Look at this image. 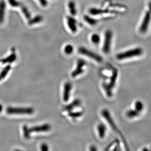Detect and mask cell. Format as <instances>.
Instances as JSON below:
<instances>
[{
	"label": "cell",
	"mask_w": 151,
	"mask_h": 151,
	"mask_svg": "<svg viewBox=\"0 0 151 151\" xmlns=\"http://www.w3.org/2000/svg\"><path fill=\"white\" fill-rule=\"evenodd\" d=\"M143 51L140 47H136L135 49L127 50L123 52L117 54L116 57L118 60H124L126 59L131 58L132 57L139 56L142 54Z\"/></svg>",
	"instance_id": "obj_1"
},
{
	"label": "cell",
	"mask_w": 151,
	"mask_h": 151,
	"mask_svg": "<svg viewBox=\"0 0 151 151\" xmlns=\"http://www.w3.org/2000/svg\"><path fill=\"white\" fill-rule=\"evenodd\" d=\"M6 111L9 114H31L34 112V110L31 108L8 107Z\"/></svg>",
	"instance_id": "obj_2"
},
{
	"label": "cell",
	"mask_w": 151,
	"mask_h": 151,
	"mask_svg": "<svg viewBox=\"0 0 151 151\" xmlns=\"http://www.w3.org/2000/svg\"><path fill=\"white\" fill-rule=\"evenodd\" d=\"M78 52L80 54L89 57L90 58L95 60L98 62H101L103 60L101 56L96 54L95 53L93 52L92 51L89 50L88 49H86L84 47H80L78 49Z\"/></svg>",
	"instance_id": "obj_3"
},
{
	"label": "cell",
	"mask_w": 151,
	"mask_h": 151,
	"mask_svg": "<svg viewBox=\"0 0 151 151\" xmlns=\"http://www.w3.org/2000/svg\"><path fill=\"white\" fill-rule=\"evenodd\" d=\"M113 38V32L111 30L106 31L105 34L104 43L103 46V50L104 52L107 54L110 52L111 47V41Z\"/></svg>",
	"instance_id": "obj_4"
},
{
	"label": "cell",
	"mask_w": 151,
	"mask_h": 151,
	"mask_svg": "<svg viewBox=\"0 0 151 151\" xmlns=\"http://www.w3.org/2000/svg\"><path fill=\"white\" fill-rule=\"evenodd\" d=\"M102 114L103 117H104L105 119L107 120L109 125L111 126L113 130L115 131L116 132L120 134L118 129L117 128V126L116 125L115 123L113 121V118L111 117V115L110 114V112H109L108 110H107V109H104V110H102Z\"/></svg>",
	"instance_id": "obj_5"
},
{
	"label": "cell",
	"mask_w": 151,
	"mask_h": 151,
	"mask_svg": "<svg viewBox=\"0 0 151 151\" xmlns=\"http://www.w3.org/2000/svg\"><path fill=\"white\" fill-rule=\"evenodd\" d=\"M151 18V12H146L143 20L142 23L139 28V31L141 33H145L147 32L149 27V24H150Z\"/></svg>",
	"instance_id": "obj_6"
},
{
	"label": "cell",
	"mask_w": 151,
	"mask_h": 151,
	"mask_svg": "<svg viewBox=\"0 0 151 151\" xmlns=\"http://www.w3.org/2000/svg\"><path fill=\"white\" fill-rule=\"evenodd\" d=\"M86 65V62L83 59H80L78 61L77 66L75 70L72 73L71 76L73 77H76L77 76L81 74L83 71V68Z\"/></svg>",
	"instance_id": "obj_7"
},
{
	"label": "cell",
	"mask_w": 151,
	"mask_h": 151,
	"mask_svg": "<svg viewBox=\"0 0 151 151\" xmlns=\"http://www.w3.org/2000/svg\"><path fill=\"white\" fill-rule=\"evenodd\" d=\"M51 126L49 124H46L40 126H37L34 127H31L29 128L30 133H40V132H45L49 131L51 130Z\"/></svg>",
	"instance_id": "obj_8"
},
{
	"label": "cell",
	"mask_w": 151,
	"mask_h": 151,
	"mask_svg": "<svg viewBox=\"0 0 151 151\" xmlns=\"http://www.w3.org/2000/svg\"><path fill=\"white\" fill-rule=\"evenodd\" d=\"M66 22L69 29L72 33H76L78 30L77 21L74 18L71 16L66 17Z\"/></svg>",
	"instance_id": "obj_9"
},
{
	"label": "cell",
	"mask_w": 151,
	"mask_h": 151,
	"mask_svg": "<svg viewBox=\"0 0 151 151\" xmlns=\"http://www.w3.org/2000/svg\"><path fill=\"white\" fill-rule=\"evenodd\" d=\"M72 89V85L69 82H66L64 85L63 91V100L65 102L68 101L70 97V91Z\"/></svg>",
	"instance_id": "obj_10"
},
{
	"label": "cell",
	"mask_w": 151,
	"mask_h": 151,
	"mask_svg": "<svg viewBox=\"0 0 151 151\" xmlns=\"http://www.w3.org/2000/svg\"><path fill=\"white\" fill-rule=\"evenodd\" d=\"M6 4L3 0L0 1V24L4 21V16L6 13Z\"/></svg>",
	"instance_id": "obj_11"
},
{
	"label": "cell",
	"mask_w": 151,
	"mask_h": 151,
	"mask_svg": "<svg viewBox=\"0 0 151 151\" xmlns=\"http://www.w3.org/2000/svg\"><path fill=\"white\" fill-rule=\"evenodd\" d=\"M81 104V101L80 99H76L69 104L68 105L66 106L64 109L66 111H71L72 110H73L76 107H78Z\"/></svg>",
	"instance_id": "obj_12"
},
{
	"label": "cell",
	"mask_w": 151,
	"mask_h": 151,
	"mask_svg": "<svg viewBox=\"0 0 151 151\" xmlns=\"http://www.w3.org/2000/svg\"><path fill=\"white\" fill-rule=\"evenodd\" d=\"M118 71L117 70H114L113 71V75L111 76L110 80V83L107 84L108 86L110 88L113 89V88L114 87V86L115 85L116 82L117 80V76H118Z\"/></svg>",
	"instance_id": "obj_13"
},
{
	"label": "cell",
	"mask_w": 151,
	"mask_h": 151,
	"mask_svg": "<svg viewBox=\"0 0 151 151\" xmlns=\"http://www.w3.org/2000/svg\"><path fill=\"white\" fill-rule=\"evenodd\" d=\"M16 57L17 56L15 53H12L10 55L7 56L6 58L0 60V63H1L3 64H7V63H12L16 59V58H17Z\"/></svg>",
	"instance_id": "obj_14"
},
{
	"label": "cell",
	"mask_w": 151,
	"mask_h": 151,
	"mask_svg": "<svg viewBox=\"0 0 151 151\" xmlns=\"http://www.w3.org/2000/svg\"><path fill=\"white\" fill-rule=\"evenodd\" d=\"M68 6L69 10L70 13L72 16H76L77 13V7H76V3L73 1H69Z\"/></svg>",
	"instance_id": "obj_15"
},
{
	"label": "cell",
	"mask_w": 151,
	"mask_h": 151,
	"mask_svg": "<svg viewBox=\"0 0 151 151\" xmlns=\"http://www.w3.org/2000/svg\"><path fill=\"white\" fill-rule=\"evenodd\" d=\"M97 130L100 138H103L106 134V127L103 123H100L97 126Z\"/></svg>",
	"instance_id": "obj_16"
},
{
	"label": "cell",
	"mask_w": 151,
	"mask_h": 151,
	"mask_svg": "<svg viewBox=\"0 0 151 151\" xmlns=\"http://www.w3.org/2000/svg\"><path fill=\"white\" fill-rule=\"evenodd\" d=\"M107 10H102L96 8H91L89 10V13H90V15L95 16L103 14L104 13H107Z\"/></svg>",
	"instance_id": "obj_17"
},
{
	"label": "cell",
	"mask_w": 151,
	"mask_h": 151,
	"mask_svg": "<svg viewBox=\"0 0 151 151\" xmlns=\"http://www.w3.org/2000/svg\"><path fill=\"white\" fill-rule=\"evenodd\" d=\"M43 21V17L41 15H37L35 16L34 18L30 19L29 20V24L30 25H33V24H37L41 23Z\"/></svg>",
	"instance_id": "obj_18"
},
{
	"label": "cell",
	"mask_w": 151,
	"mask_h": 151,
	"mask_svg": "<svg viewBox=\"0 0 151 151\" xmlns=\"http://www.w3.org/2000/svg\"><path fill=\"white\" fill-rule=\"evenodd\" d=\"M83 19L87 24H89L91 26H94L97 24V23H98L97 20L89 15H85L83 17Z\"/></svg>",
	"instance_id": "obj_19"
},
{
	"label": "cell",
	"mask_w": 151,
	"mask_h": 151,
	"mask_svg": "<svg viewBox=\"0 0 151 151\" xmlns=\"http://www.w3.org/2000/svg\"><path fill=\"white\" fill-rule=\"evenodd\" d=\"M140 114V112L137 111V110H130L128 111L126 113L127 117L128 118H132L134 117H137Z\"/></svg>",
	"instance_id": "obj_20"
},
{
	"label": "cell",
	"mask_w": 151,
	"mask_h": 151,
	"mask_svg": "<svg viewBox=\"0 0 151 151\" xmlns=\"http://www.w3.org/2000/svg\"><path fill=\"white\" fill-rule=\"evenodd\" d=\"M10 69H11V66L10 65H7L6 67L4 68L0 73V81L3 80V79H4L6 76H7L9 71H10Z\"/></svg>",
	"instance_id": "obj_21"
},
{
	"label": "cell",
	"mask_w": 151,
	"mask_h": 151,
	"mask_svg": "<svg viewBox=\"0 0 151 151\" xmlns=\"http://www.w3.org/2000/svg\"><path fill=\"white\" fill-rule=\"evenodd\" d=\"M135 109L139 112H141L144 109V104L141 101H137L134 104Z\"/></svg>",
	"instance_id": "obj_22"
},
{
	"label": "cell",
	"mask_w": 151,
	"mask_h": 151,
	"mask_svg": "<svg viewBox=\"0 0 151 151\" xmlns=\"http://www.w3.org/2000/svg\"><path fill=\"white\" fill-rule=\"evenodd\" d=\"M103 88H104L105 91H106V94L107 96L110 97L113 96V92H112V88H110L108 86L107 84L104 83L103 84Z\"/></svg>",
	"instance_id": "obj_23"
},
{
	"label": "cell",
	"mask_w": 151,
	"mask_h": 151,
	"mask_svg": "<svg viewBox=\"0 0 151 151\" xmlns=\"http://www.w3.org/2000/svg\"><path fill=\"white\" fill-rule=\"evenodd\" d=\"M22 12L23 14L24 15L25 17L27 20H30L31 19V16H30V14L29 10L27 8H26L25 6H22L21 7Z\"/></svg>",
	"instance_id": "obj_24"
},
{
	"label": "cell",
	"mask_w": 151,
	"mask_h": 151,
	"mask_svg": "<svg viewBox=\"0 0 151 151\" xmlns=\"http://www.w3.org/2000/svg\"><path fill=\"white\" fill-rule=\"evenodd\" d=\"M91 40L93 43L95 44H98L101 40L100 35L97 34H93L91 36Z\"/></svg>",
	"instance_id": "obj_25"
},
{
	"label": "cell",
	"mask_w": 151,
	"mask_h": 151,
	"mask_svg": "<svg viewBox=\"0 0 151 151\" xmlns=\"http://www.w3.org/2000/svg\"><path fill=\"white\" fill-rule=\"evenodd\" d=\"M83 113L82 111H77V112H72V111H69V116L70 117L73 118H77L83 115Z\"/></svg>",
	"instance_id": "obj_26"
},
{
	"label": "cell",
	"mask_w": 151,
	"mask_h": 151,
	"mask_svg": "<svg viewBox=\"0 0 151 151\" xmlns=\"http://www.w3.org/2000/svg\"><path fill=\"white\" fill-rule=\"evenodd\" d=\"M23 134L24 137L26 138H29L30 137V133L29 131V127L26 125H25L23 127Z\"/></svg>",
	"instance_id": "obj_27"
},
{
	"label": "cell",
	"mask_w": 151,
	"mask_h": 151,
	"mask_svg": "<svg viewBox=\"0 0 151 151\" xmlns=\"http://www.w3.org/2000/svg\"><path fill=\"white\" fill-rule=\"evenodd\" d=\"M73 50L74 48L73 46L71 45H67L65 46V47H64V51L66 54H71L73 52Z\"/></svg>",
	"instance_id": "obj_28"
},
{
	"label": "cell",
	"mask_w": 151,
	"mask_h": 151,
	"mask_svg": "<svg viewBox=\"0 0 151 151\" xmlns=\"http://www.w3.org/2000/svg\"><path fill=\"white\" fill-rule=\"evenodd\" d=\"M9 2L12 7H17L21 6V4L16 0H9Z\"/></svg>",
	"instance_id": "obj_29"
},
{
	"label": "cell",
	"mask_w": 151,
	"mask_h": 151,
	"mask_svg": "<svg viewBox=\"0 0 151 151\" xmlns=\"http://www.w3.org/2000/svg\"><path fill=\"white\" fill-rule=\"evenodd\" d=\"M38 1L43 7H46L48 4L47 0H38Z\"/></svg>",
	"instance_id": "obj_30"
},
{
	"label": "cell",
	"mask_w": 151,
	"mask_h": 151,
	"mask_svg": "<svg viewBox=\"0 0 151 151\" xmlns=\"http://www.w3.org/2000/svg\"><path fill=\"white\" fill-rule=\"evenodd\" d=\"M41 150L43 151H48L49 150L48 146L46 144H42L41 146Z\"/></svg>",
	"instance_id": "obj_31"
},
{
	"label": "cell",
	"mask_w": 151,
	"mask_h": 151,
	"mask_svg": "<svg viewBox=\"0 0 151 151\" xmlns=\"http://www.w3.org/2000/svg\"><path fill=\"white\" fill-rule=\"evenodd\" d=\"M90 150L91 151H97V149L94 146H92L90 147Z\"/></svg>",
	"instance_id": "obj_32"
},
{
	"label": "cell",
	"mask_w": 151,
	"mask_h": 151,
	"mask_svg": "<svg viewBox=\"0 0 151 151\" xmlns=\"http://www.w3.org/2000/svg\"><path fill=\"white\" fill-rule=\"evenodd\" d=\"M149 9V12L151 13V1L149 2L148 4Z\"/></svg>",
	"instance_id": "obj_33"
},
{
	"label": "cell",
	"mask_w": 151,
	"mask_h": 151,
	"mask_svg": "<svg viewBox=\"0 0 151 151\" xmlns=\"http://www.w3.org/2000/svg\"><path fill=\"white\" fill-rule=\"evenodd\" d=\"M2 110H3V106H2L1 104H0V113L1 112Z\"/></svg>",
	"instance_id": "obj_34"
},
{
	"label": "cell",
	"mask_w": 151,
	"mask_h": 151,
	"mask_svg": "<svg viewBox=\"0 0 151 151\" xmlns=\"http://www.w3.org/2000/svg\"><path fill=\"white\" fill-rule=\"evenodd\" d=\"M143 151H148V149H147V148H145V149H143Z\"/></svg>",
	"instance_id": "obj_35"
},
{
	"label": "cell",
	"mask_w": 151,
	"mask_h": 151,
	"mask_svg": "<svg viewBox=\"0 0 151 151\" xmlns=\"http://www.w3.org/2000/svg\"></svg>",
	"instance_id": "obj_36"
}]
</instances>
